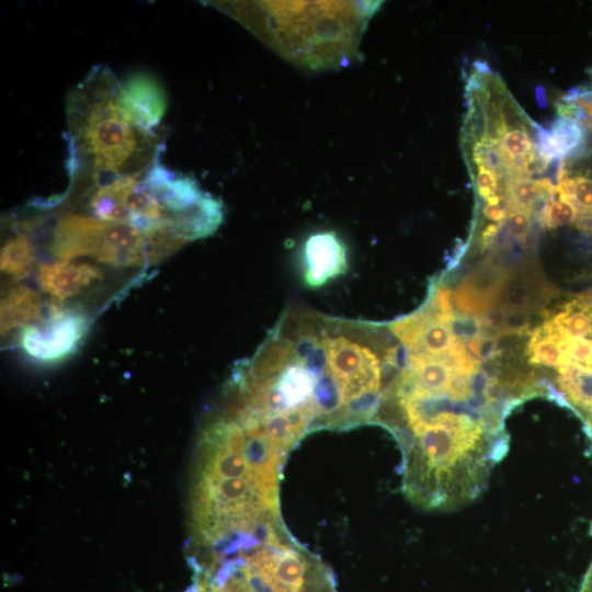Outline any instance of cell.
Returning a JSON list of instances; mask_svg holds the SVG:
<instances>
[{
  "instance_id": "8",
  "label": "cell",
  "mask_w": 592,
  "mask_h": 592,
  "mask_svg": "<svg viewBox=\"0 0 592 592\" xmlns=\"http://www.w3.org/2000/svg\"><path fill=\"white\" fill-rule=\"evenodd\" d=\"M42 308L41 298L34 289L25 285L8 288L0 305L1 332L33 325L41 318Z\"/></svg>"
},
{
  "instance_id": "12",
  "label": "cell",
  "mask_w": 592,
  "mask_h": 592,
  "mask_svg": "<svg viewBox=\"0 0 592 592\" xmlns=\"http://www.w3.org/2000/svg\"><path fill=\"white\" fill-rule=\"evenodd\" d=\"M526 353L530 363L533 364L553 366L557 369L568 365L560 342L546 333L543 327L532 332Z\"/></svg>"
},
{
  "instance_id": "11",
  "label": "cell",
  "mask_w": 592,
  "mask_h": 592,
  "mask_svg": "<svg viewBox=\"0 0 592 592\" xmlns=\"http://www.w3.org/2000/svg\"><path fill=\"white\" fill-rule=\"evenodd\" d=\"M35 262L34 247L25 235H18L7 241L1 249L0 267L2 273L14 280L30 274Z\"/></svg>"
},
{
  "instance_id": "17",
  "label": "cell",
  "mask_w": 592,
  "mask_h": 592,
  "mask_svg": "<svg viewBox=\"0 0 592 592\" xmlns=\"http://www.w3.org/2000/svg\"><path fill=\"white\" fill-rule=\"evenodd\" d=\"M532 306V292L522 283L510 287L503 307L508 311H526Z\"/></svg>"
},
{
  "instance_id": "20",
  "label": "cell",
  "mask_w": 592,
  "mask_h": 592,
  "mask_svg": "<svg viewBox=\"0 0 592 592\" xmlns=\"http://www.w3.org/2000/svg\"><path fill=\"white\" fill-rule=\"evenodd\" d=\"M536 96H537V102L539 104L540 107H546L547 106V101H546V98H545V89L543 87H538L536 89Z\"/></svg>"
},
{
  "instance_id": "1",
  "label": "cell",
  "mask_w": 592,
  "mask_h": 592,
  "mask_svg": "<svg viewBox=\"0 0 592 592\" xmlns=\"http://www.w3.org/2000/svg\"><path fill=\"white\" fill-rule=\"evenodd\" d=\"M119 82L107 67H95L69 94L68 170L86 166L95 182L145 169L153 136L133 125L117 102Z\"/></svg>"
},
{
  "instance_id": "15",
  "label": "cell",
  "mask_w": 592,
  "mask_h": 592,
  "mask_svg": "<svg viewBox=\"0 0 592 592\" xmlns=\"http://www.w3.org/2000/svg\"><path fill=\"white\" fill-rule=\"evenodd\" d=\"M453 337L462 341H471L482 335L481 320L470 316H453L447 322Z\"/></svg>"
},
{
  "instance_id": "16",
  "label": "cell",
  "mask_w": 592,
  "mask_h": 592,
  "mask_svg": "<svg viewBox=\"0 0 592 592\" xmlns=\"http://www.w3.org/2000/svg\"><path fill=\"white\" fill-rule=\"evenodd\" d=\"M531 213L514 210L505 219V228L509 236L517 241H525L532 227Z\"/></svg>"
},
{
  "instance_id": "5",
  "label": "cell",
  "mask_w": 592,
  "mask_h": 592,
  "mask_svg": "<svg viewBox=\"0 0 592 592\" xmlns=\"http://www.w3.org/2000/svg\"><path fill=\"white\" fill-rule=\"evenodd\" d=\"M346 270V249L334 232H317L306 240L303 249V280L306 286L320 287Z\"/></svg>"
},
{
  "instance_id": "3",
  "label": "cell",
  "mask_w": 592,
  "mask_h": 592,
  "mask_svg": "<svg viewBox=\"0 0 592 592\" xmlns=\"http://www.w3.org/2000/svg\"><path fill=\"white\" fill-rule=\"evenodd\" d=\"M83 331L84 319L80 315L53 309L41 323L24 328L21 344L32 357L54 361L70 353Z\"/></svg>"
},
{
  "instance_id": "2",
  "label": "cell",
  "mask_w": 592,
  "mask_h": 592,
  "mask_svg": "<svg viewBox=\"0 0 592 592\" xmlns=\"http://www.w3.org/2000/svg\"><path fill=\"white\" fill-rule=\"evenodd\" d=\"M53 254L59 260L91 258L113 266H136L158 261L153 242L140 229L94 216L69 214L53 231Z\"/></svg>"
},
{
  "instance_id": "7",
  "label": "cell",
  "mask_w": 592,
  "mask_h": 592,
  "mask_svg": "<svg viewBox=\"0 0 592 592\" xmlns=\"http://www.w3.org/2000/svg\"><path fill=\"white\" fill-rule=\"evenodd\" d=\"M584 144V127L574 118L559 115L548 127H539L538 147L547 161L581 153Z\"/></svg>"
},
{
  "instance_id": "14",
  "label": "cell",
  "mask_w": 592,
  "mask_h": 592,
  "mask_svg": "<svg viewBox=\"0 0 592 592\" xmlns=\"http://www.w3.org/2000/svg\"><path fill=\"white\" fill-rule=\"evenodd\" d=\"M560 345L568 364L592 371V340L566 338Z\"/></svg>"
},
{
  "instance_id": "13",
  "label": "cell",
  "mask_w": 592,
  "mask_h": 592,
  "mask_svg": "<svg viewBox=\"0 0 592 592\" xmlns=\"http://www.w3.org/2000/svg\"><path fill=\"white\" fill-rule=\"evenodd\" d=\"M578 219V208L567 198L558 196L549 201L543 215V221L548 228H556L574 223Z\"/></svg>"
},
{
  "instance_id": "4",
  "label": "cell",
  "mask_w": 592,
  "mask_h": 592,
  "mask_svg": "<svg viewBox=\"0 0 592 592\" xmlns=\"http://www.w3.org/2000/svg\"><path fill=\"white\" fill-rule=\"evenodd\" d=\"M117 102L127 119L144 133L155 136V128L167 111V96L161 84L145 72L119 82Z\"/></svg>"
},
{
  "instance_id": "9",
  "label": "cell",
  "mask_w": 592,
  "mask_h": 592,
  "mask_svg": "<svg viewBox=\"0 0 592 592\" xmlns=\"http://www.w3.org/2000/svg\"><path fill=\"white\" fill-rule=\"evenodd\" d=\"M506 278L503 271L497 267H487L477 271L458 288L456 303L462 310L475 314L476 310H483L481 305H490L504 284ZM486 308V306H485Z\"/></svg>"
},
{
  "instance_id": "19",
  "label": "cell",
  "mask_w": 592,
  "mask_h": 592,
  "mask_svg": "<svg viewBox=\"0 0 592 592\" xmlns=\"http://www.w3.org/2000/svg\"><path fill=\"white\" fill-rule=\"evenodd\" d=\"M508 317V310L502 306L496 308L482 318V327L496 332H503Z\"/></svg>"
},
{
  "instance_id": "18",
  "label": "cell",
  "mask_w": 592,
  "mask_h": 592,
  "mask_svg": "<svg viewBox=\"0 0 592 592\" xmlns=\"http://www.w3.org/2000/svg\"><path fill=\"white\" fill-rule=\"evenodd\" d=\"M468 350L477 360H492L498 356L499 348L497 337H479L467 343Z\"/></svg>"
},
{
  "instance_id": "10",
  "label": "cell",
  "mask_w": 592,
  "mask_h": 592,
  "mask_svg": "<svg viewBox=\"0 0 592 592\" xmlns=\"http://www.w3.org/2000/svg\"><path fill=\"white\" fill-rule=\"evenodd\" d=\"M543 327L569 339L592 340V312L581 309L573 300L544 322Z\"/></svg>"
},
{
  "instance_id": "6",
  "label": "cell",
  "mask_w": 592,
  "mask_h": 592,
  "mask_svg": "<svg viewBox=\"0 0 592 592\" xmlns=\"http://www.w3.org/2000/svg\"><path fill=\"white\" fill-rule=\"evenodd\" d=\"M100 276L101 273L96 266L73 260L44 263L38 269L41 288L57 299H66L77 295Z\"/></svg>"
}]
</instances>
